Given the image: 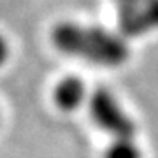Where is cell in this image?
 I'll use <instances>...</instances> for the list:
<instances>
[{
    "instance_id": "6da1fadb",
    "label": "cell",
    "mask_w": 158,
    "mask_h": 158,
    "mask_svg": "<svg viewBox=\"0 0 158 158\" xmlns=\"http://www.w3.org/2000/svg\"><path fill=\"white\" fill-rule=\"evenodd\" d=\"M55 42L65 53H74V55H85V42H95L93 62L104 63V65H116L127 58V46L121 40L97 28L93 32H86L85 27L67 23L58 27L55 34Z\"/></svg>"
},
{
    "instance_id": "7a4b0ae2",
    "label": "cell",
    "mask_w": 158,
    "mask_h": 158,
    "mask_svg": "<svg viewBox=\"0 0 158 158\" xmlns=\"http://www.w3.org/2000/svg\"><path fill=\"white\" fill-rule=\"evenodd\" d=\"M90 116L100 130L113 139H134L135 125L119 106L118 98L107 90H97L90 98Z\"/></svg>"
},
{
    "instance_id": "3957f363",
    "label": "cell",
    "mask_w": 158,
    "mask_h": 158,
    "mask_svg": "<svg viewBox=\"0 0 158 158\" xmlns=\"http://www.w3.org/2000/svg\"><path fill=\"white\" fill-rule=\"evenodd\" d=\"M121 28L128 34L139 35L158 27V0H134L121 6Z\"/></svg>"
},
{
    "instance_id": "277c9868",
    "label": "cell",
    "mask_w": 158,
    "mask_h": 158,
    "mask_svg": "<svg viewBox=\"0 0 158 158\" xmlns=\"http://www.w3.org/2000/svg\"><path fill=\"white\" fill-rule=\"evenodd\" d=\"M88 90L83 79L79 77H65L55 88V102L63 111H76L85 104Z\"/></svg>"
},
{
    "instance_id": "5b68a950",
    "label": "cell",
    "mask_w": 158,
    "mask_h": 158,
    "mask_svg": "<svg viewBox=\"0 0 158 158\" xmlns=\"http://www.w3.org/2000/svg\"><path fill=\"white\" fill-rule=\"evenodd\" d=\"M104 158H142V151L134 139H113Z\"/></svg>"
},
{
    "instance_id": "8992f818",
    "label": "cell",
    "mask_w": 158,
    "mask_h": 158,
    "mask_svg": "<svg viewBox=\"0 0 158 158\" xmlns=\"http://www.w3.org/2000/svg\"><path fill=\"white\" fill-rule=\"evenodd\" d=\"M9 53H11V48H9V42L4 35L0 34V67L7 62V58H9Z\"/></svg>"
},
{
    "instance_id": "52a82bcc",
    "label": "cell",
    "mask_w": 158,
    "mask_h": 158,
    "mask_svg": "<svg viewBox=\"0 0 158 158\" xmlns=\"http://www.w3.org/2000/svg\"><path fill=\"white\" fill-rule=\"evenodd\" d=\"M116 2H118L119 6H127V4H132L134 0H116Z\"/></svg>"
}]
</instances>
